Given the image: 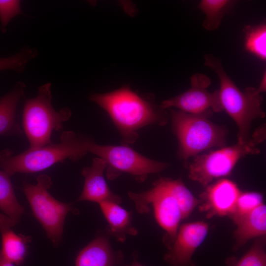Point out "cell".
I'll return each instance as SVG.
<instances>
[{
	"label": "cell",
	"instance_id": "1",
	"mask_svg": "<svg viewBox=\"0 0 266 266\" xmlns=\"http://www.w3.org/2000/svg\"><path fill=\"white\" fill-rule=\"evenodd\" d=\"M89 99L108 114L120 133L122 145L133 144L141 129L164 126L170 119L169 113L157 103L153 94L139 95L129 85L107 93L92 94Z\"/></svg>",
	"mask_w": 266,
	"mask_h": 266
},
{
	"label": "cell",
	"instance_id": "2",
	"mask_svg": "<svg viewBox=\"0 0 266 266\" xmlns=\"http://www.w3.org/2000/svg\"><path fill=\"white\" fill-rule=\"evenodd\" d=\"M92 140L73 131H65L57 143L34 149L28 148L15 156L10 150H3L0 153V167L11 176L16 173L39 172L67 159L76 162L88 153Z\"/></svg>",
	"mask_w": 266,
	"mask_h": 266
},
{
	"label": "cell",
	"instance_id": "3",
	"mask_svg": "<svg viewBox=\"0 0 266 266\" xmlns=\"http://www.w3.org/2000/svg\"><path fill=\"white\" fill-rule=\"evenodd\" d=\"M204 66L212 70L220 82L218 90L223 110L235 123L238 131L237 142L245 143L250 139L251 124L256 119H262L266 113L261 108L262 96L253 87L241 91L225 71L221 60L211 54L204 56Z\"/></svg>",
	"mask_w": 266,
	"mask_h": 266
},
{
	"label": "cell",
	"instance_id": "4",
	"mask_svg": "<svg viewBox=\"0 0 266 266\" xmlns=\"http://www.w3.org/2000/svg\"><path fill=\"white\" fill-rule=\"evenodd\" d=\"M173 133L178 140V156L184 160L213 147L225 146L227 129L209 120L207 115L169 109Z\"/></svg>",
	"mask_w": 266,
	"mask_h": 266
},
{
	"label": "cell",
	"instance_id": "5",
	"mask_svg": "<svg viewBox=\"0 0 266 266\" xmlns=\"http://www.w3.org/2000/svg\"><path fill=\"white\" fill-rule=\"evenodd\" d=\"M52 84L47 82L38 88L37 95L25 101L22 122L29 142V149H37L52 143L54 131H60L71 116L67 107L56 111L52 104Z\"/></svg>",
	"mask_w": 266,
	"mask_h": 266
},
{
	"label": "cell",
	"instance_id": "6",
	"mask_svg": "<svg viewBox=\"0 0 266 266\" xmlns=\"http://www.w3.org/2000/svg\"><path fill=\"white\" fill-rule=\"evenodd\" d=\"M52 182L46 174L37 177V183L23 184L22 190L30 205L34 217L40 222L53 244L57 246L62 239L64 225L67 214L78 210L71 203L56 200L48 192Z\"/></svg>",
	"mask_w": 266,
	"mask_h": 266
},
{
	"label": "cell",
	"instance_id": "7",
	"mask_svg": "<svg viewBox=\"0 0 266 266\" xmlns=\"http://www.w3.org/2000/svg\"><path fill=\"white\" fill-rule=\"evenodd\" d=\"M128 194L140 213H148L149 206L152 205L157 222L166 232L164 241L169 249L176 238L179 223L183 220L180 206L169 184V178H160L146 191L129 192Z\"/></svg>",
	"mask_w": 266,
	"mask_h": 266
},
{
	"label": "cell",
	"instance_id": "8",
	"mask_svg": "<svg viewBox=\"0 0 266 266\" xmlns=\"http://www.w3.org/2000/svg\"><path fill=\"white\" fill-rule=\"evenodd\" d=\"M88 153L103 159L106 163V177L113 180L122 173L130 174L136 181L144 182L149 175L159 173L167 168V163L150 159L130 146L100 145L92 140Z\"/></svg>",
	"mask_w": 266,
	"mask_h": 266
},
{
	"label": "cell",
	"instance_id": "9",
	"mask_svg": "<svg viewBox=\"0 0 266 266\" xmlns=\"http://www.w3.org/2000/svg\"><path fill=\"white\" fill-rule=\"evenodd\" d=\"M258 144L251 137L248 141L211 151L195 157L188 166L189 177L207 187L214 179L227 176L237 162L248 155L259 154Z\"/></svg>",
	"mask_w": 266,
	"mask_h": 266
},
{
	"label": "cell",
	"instance_id": "10",
	"mask_svg": "<svg viewBox=\"0 0 266 266\" xmlns=\"http://www.w3.org/2000/svg\"><path fill=\"white\" fill-rule=\"evenodd\" d=\"M190 88L185 92L162 101L160 104L165 109L177 108L189 114L211 116L213 112L223 110L218 90L213 93L207 91L211 80L205 74H194L190 78Z\"/></svg>",
	"mask_w": 266,
	"mask_h": 266
},
{
	"label": "cell",
	"instance_id": "11",
	"mask_svg": "<svg viewBox=\"0 0 266 266\" xmlns=\"http://www.w3.org/2000/svg\"><path fill=\"white\" fill-rule=\"evenodd\" d=\"M208 230V224L202 221L181 226L173 243L165 256L169 266H195L192 257L204 240Z\"/></svg>",
	"mask_w": 266,
	"mask_h": 266
},
{
	"label": "cell",
	"instance_id": "12",
	"mask_svg": "<svg viewBox=\"0 0 266 266\" xmlns=\"http://www.w3.org/2000/svg\"><path fill=\"white\" fill-rule=\"evenodd\" d=\"M241 192L233 181L221 179L207 186L201 194L203 204L200 206L209 218L214 216H230L233 212L238 197Z\"/></svg>",
	"mask_w": 266,
	"mask_h": 266
},
{
	"label": "cell",
	"instance_id": "13",
	"mask_svg": "<svg viewBox=\"0 0 266 266\" xmlns=\"http://www.w3.org/2000/svg\"><path fill=\"white\" fill-rule=\"evenodd\" d=\"M106 167V162L97 157L93 159L90 166L83 168L81 173L84 178V186L77 200L98 203L103 201L121 203L122 198L112 192L104 178L103 173Z\"/></svg>",
	"mask_w": 266,
	"mask_h": 266
},
{
	"label": "cell",
	"instance_id": "14",
	"mask_svg": "<svg viewBox=\"0 0 266 266\" xmlns=\"http://www.w3.org/2000/svg\"><path fill=\"white\" fill-rule=\"evenodd\" d=\"M106 233L98 235L78 254L75 266H123L122 251L114 250Z\"/></svg>",
	"mask_w": 266,
	"mask_h": 266
},
{
	"label": "cell",
	"instance_id": "15",
	"mask_svg": "<svg viewBox=\"0 0 266 266\" xmlns=\"http://www.w3.org/2000/svg\"><path fill=\"white\" fill-rule=\"evenodd\" d=\"M101 211L108 222L106 229L108 235L117 241L124 242L128 235H136L138 231L132 220V213L119 204L110 201L100 202Z\"/></svg>",
	"mask_w": 266,
	"mask_h": 266
},
{
	"label": "cell",
	"instance_id": "16",
	"mask_svg": "<svg viewBox=\"0 0 266 266\" xmlns=\"http://www.w3.org/2000/svg\"><path fill=\"white\" fill-rule=\"evenodd\" d=\"M9 218L0 214V233L1 234V249L0 253L7 260L16 265L24 261L27 251V244L32 238L22 234H16Z\"/></svg>",
	"mask_w": 266,
	"mask_h": 266
},
{
	"label": "cell",
	"instance_id": "17",
	"mask_svg": "<svg viewBox=\"0 0 266 266\" xmlns=\"http://www.w3.org/2000/svg\"><path fill=\"white\" fill-rule=\"evenodd\" d=\"M233 233L235 250L250 239L265 236L266 233V206L263 203L242 218L236 224Z\"/></svg>",
	"mask_w": 266,
	"mask_h": 266
},
{
	"label": "cell",
	"instance_id": "18",
	"mask_svg": "<svg viewBox=\"0 0 266 266\" xmlns=\"http://www.w3.org/2000/svg\"><path fill=\"white\" fill-rule=\"evenodd\" d=\"M26 85L17 82L13 89L0 98V135H23V131L15 120L17 106L23 97Z\"/></svg>",
	"mask_w": 266,
	"mask_h": 266
},
{
	"label": "cell",
	"instance_id": "19",
	"mask_svg": "<svg viewBox=\"0 0 266 266\" xmlns=\"http://www.w3.org/2000/svg\"><path fill=\"white\" fill-rule=\"evenodd\" d=\"M237 1L233 0H201L198 8L205 15L202 27L209 31L218 28L224 16L232 13Z\"/></svg>",
	"mask_w": 266,
	"mask_h": 266
},
{
	"label": "cell",
	"instance_id": "20",
	"mask_svg": "<svg viewBox=\"0 0 266 266\" xmlns=\"http://www.w3.org/2000/svg\"><path fill=\"white\" fill-rule=\"evenodd\" d=\"M0 210L13 226L18 223L24 211V207L17 200L10 176L2 170H0Z\"/></svg>",
	"mask_w": 266,
	"mask_h": 266
},
{
	"label": "cell",
	"instance_id": "21",
	"mask_svg": "<svg viewBox=\"0 0 266 266\" xmlns=\"http://www.w3.org/2000/svg\"><path fill=\"white\" fill-rule=\"evenodd\" d=\"M245 50L262 61L266 59V25H245L243 29Z\"/></svg>",
	"mask_w": 266,
	"mask_h": 266
},
{
	"label": "cell",
	"instance_id": "22",
	"mask_svg": "<svg viewBox=\"0 0 266 266\" xmlns=\"http://www.w3.org/2000/svg\"><path fill=\"white\" fill-rule=\"evenodd\" d=\"M169 184L180 206L183 219L186 218L200 201L192 194L181 179L169 178Z\"/></svg>",
	"mask_w": 266,
	"mask_h": 266
},
{
	"label": "cell",
	"instance_id": "23",
	"mask_svg": "<svg viewBox=\"0 0 266 266\" xmlns=\"http://www.w3.org/2000/svg\"><path fill=\"white\" fill-rule=\"evenodd\" d=\"M38 54L37 49L25 46L16 54L0 58V71L12 70L18 73L23 72L28 64Z\"/></svg>",
	"mask_w": 266,
	"mask_h": 266
},
{
	"label": "cell",
	"instance_id": "24",
	"mask_svg": "<svg viewBox=\"0 0 266 266\" xmlns=\"http://www.w3.org/2000/svg\"><path fill=\"white\" fill-rule=\"evenodd\" d=\"M263 203V197L260 193L255 192H241L237 200L234 210L230 217L236 224Z\"/></svg>",
	"mask_w": 266,
	"mask_h": 266
},
{
	"label": "cell",
	"instance_id": "25",
	"mask_svg": "<svg viewBox=\"0 0 266 266\" xmlns=\"http://www.w3.org/2000/svg\"><path fill=\"white\" fill-rule=\"evenodd\" d=\"M264 237H259L240 259L231 262L229 266H266Z\"/></svg>",
	"mask_w": 266,
	"mask_h": 266
},
{
	"label": "cell",
	"instance_id": "26",
	"mask_svg": "<svg viewBox=\"0 0 266 266\" xmlns=\"http://www.w3.org/2000/svg\"><path fill=\"white\" fill-rule=\"evenodd\" d=\"M24 14L21 7V1L17 0H0V30L6 31L10 21L17 15Z\"/></svg>",
	"mask_w": 266,
	"mask_h": 266
},
{
	"label": "cell",
	"instance_id": "27",
	"mask_svg": "<svg viewBox=\"0 0 266 266\" xmlns=\"http://www.w3.org/2000/svg\"><path fill=\"white\" fill-rule=\"evenodd\" d=\"M252 138L258 144L262 143L266 139L265 124L259 126L253 133Z\"/></svg>",
	"mask_w": 266,
	"mask_h": 266
},
{
	"label": "cell",
	"instance_id": "28",
	"mask_svg": "<svg viewBox=\"0 0 266 266\" xmlns=\"http://www.w3.org/2000/svg\"><path fill=\"white\" fill-rule=\"evenodd\" d=\"M259 93L265 92L266 91V72L265 71L263 73L260 85L257 88Z\"/></svg>",
	"mask_w": 266,
	"mask_h": 266
},
{
	"label": "cell",
	"instance_id": "29",
	"mask_svg": "<svg viewBox=\"0 0 266 266\" xmlns=\"http://www.w3.org/2000/svg\"><path fill=\"white\" fill-rule=\"evenodd\" d=\"M0 266H14L13 264L5 259L0 253Z\"/></svg>",
	"mask_w": 266,
	"mask_h": 266
},
{
	"label": "cell",
	"instance_id": "30",
	"mask_svg": "<svg viewBox=\"0 0 266 266\" xmlns=\"http://www.w3.org/2000/svg\"><path fill=\"white\" fill-rule=\"evenodd\" d=\"M130 266H143L138 261L137 256L134 255L133 260Z\"/></svg>",
	"mask_w": 266,
	"mask_h": 266
}]
</instances>
